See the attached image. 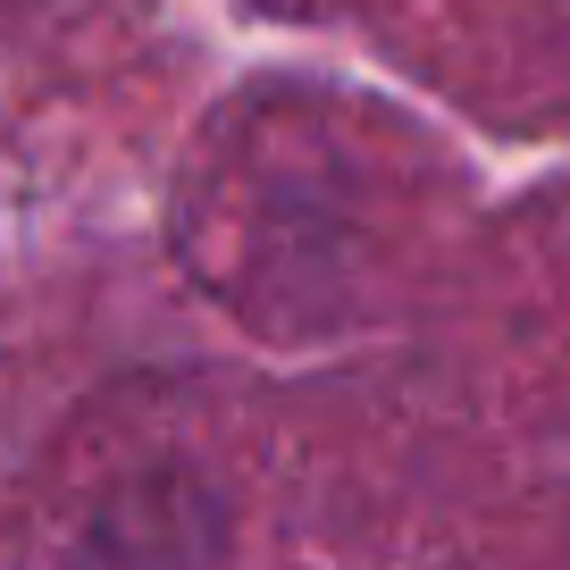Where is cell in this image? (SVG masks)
Returning a JSON list of instances; mask_svg holds the SVG:
<instances>
[{
	"mask_svg": "<svg viewBox=\"0 0 570 570\" xmlns=\"http://www.w3.org/2000/svg\"><path fill=\"white\" fill-rule=\"evenodd\" d=\"M227 495L194 462H142L109 479L68 529V570H218Z\"/></svg>",
	"mask_w": 570,
	"mask_h": 570,
	"instance_id": "1",
	"label": "cell"
}]
</instances>
